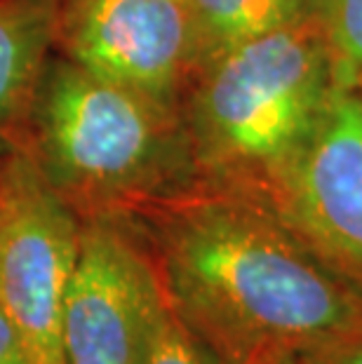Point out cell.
Segmentation results:
<instances>
[{"instance_id":"1","label":"cell","mask_w":362,"mask_h":364,"mask_svg":"<svg viewBox=\"0 0 362 364\" xmlns=\"http://www.w3.org/2000/svg\"><path fill=\"white\" fill-rule=\"evenodd\" d=\"M125 219L169 311L221 364L304 355L362 329V287L254 193L198 181Z\"/></svg>"},{"instance_id":"2","label":"cell","mask_w":362,"mask_h":364,"mask_svg":"<svg viewBox=\"0 0 362 364\" xmlns=\"http://www.w3.org/2000/svg\"><path fill=\"white\" fill-rule=\"evenodd\" d=\"M24 151L57 196L90 216H129L198 183L183 120L52 50Z\"/></svg>"},{"instance_id":"3","label":"cell","mask_w":362,"mask_h":364,"mask_svg":"<svg viewBox=\"0 0 362 364\" xmlns=\"http://www.w3.org/2000/svg\"><path fill=\"white\" fill-rule=\"evenodd\" d=\"M334 82L327 36L308 19L210 57L181 118L198 181L264 198L318 125Z\"/></svg>"},{"instance_id":"4","label":"cell","mask_w":362,"mask_h":364,"mask_svg":"<svg viewBox=\"0 0 362 364\" xmlns=\"http://www.w3.org/2000/svg\"><path fill=\"white\" fill-rule=\"evenodd\" d=\"M82 219L24 149L0 158V306L38 364L61 360V317L80 254Z\"/></svg>"},{"instance_id":"5","label":"cell","mask_w":362,"mask_h":364,"mask_svg":"<svg viewBox=\"0 0 362 364\" xmlns=\"http://www.w3.org/2000/svg\"><path fill=\"white\" fill-rule=\"evenodd\" d=\"M169 313L144 240L125 216L82 219L61 317L64 364H149Z\"/></svg>"},{"instance_id":"6","label":"cell","mask_w":362,"mask_h":364,"mask_svg":"<svg viewBox=\"0 0 362 364\" xmlns=\"http://www.w3.org/2000/svg\"><path fill=\"white\" fill-rule=\"evenodd\" d=\"M55 52L176 113L203 64L186 0H59Z\"/></svg>"},{"instance_id":"7","label":"cell","mask_w":362,"mask_h":364,"mask_svg":"<svg viewBox=\"0 0 362 364\" xmlns=\"http://www.w3.org/2000/svg\"><path fill=\"white\" fill-rule=\"evenodd\" d=\"M261 200L362 287V90L334 82L318 125Z\"/></svg>"},{"instance_id":"8","label":"cell","mask_w":362,"mask_h":364,"mask_svg":"<svg viewBox=\"0 0 362 364\" xmlns=\"http://www.w3.org/2000/svg\"><path fill=\"white\" fill-rule=\"evenodd\" d=\"M59 0H0V146L24 149L43 66L55 50Z\"/></svg>"},{"instance_id":"9","label":"cell","mask_w":362,"mask_h":364,"mask_svg":"<svg viewBox=\"0 0 362 364\" xmlns=\"http://www.w3.org/2000/svg\"><path fill=\"white\" fill-rule=\"evenodd\" d=\"M203 64L238 43L306 21L311 0H186ZM200 64V66H203Z\"/></svg>"},{"instance_id":"10","label":"cell","mask_w":362,"mask_h":364,"mask_svg":"<svg viewBox=\"0 0 362 364\" xmlns=\"http://www.w3.org/2000/svg\"><path fill=\"white\" fill-rule=\"evenodd\" d=\"M325 36L334 57L336 80L362 85V0H327Z\"/></svg>"},{"instance_id":"11","label":"cell","mask_w":362,"mask_h":364,"mask_svg":"<svg viewBox=\"0 0 362 364\" xmlns=\"http://www.w3.org/2000/svg\"><path fill=\"white\" fill-rule=\"evenodd\" d=\"M149 364H221V362L193 334H188L179 324V320L172 315V311H169Z\"/></svg>"},{"instance_id":"12","label":"cell","mask_w":362,"mask_h":364,"mask_svg":"<svg viewBox=\"0 0 362 364\" xmlns=\"http://www.w3.org/2000/svg\"><path fill=\"white\" fill-rule=\"evenodd\" d=\"M302 364H362V329L299 355Z\"/></svg>"},{"instance_id":"13","label":"cell","mask_w":362,"mask_h":364,"mask_svg":"<svg viewBox=\"0 0 362 364\" xmlns=\"http://www.w3.org/2000/svg\"><path fill=\"white\" fill-rule=\"evenodd\" d=\"M0 364H38L24 334L0 306Z\"/></svg>"},{"instance_id":"14","label":"cell","mask_w":362,"mask_h":364,"mask_svg":"<svg viewBox=\"0 0 362 364\" xmlns=\"http://www.w3.org/2000/svg\"><path fill=\"white\" fill-rule=\"evenodd\" d=\"M266 364H302V360H299V355H280V358H275Z\"/></svg>"}]
</instances>
